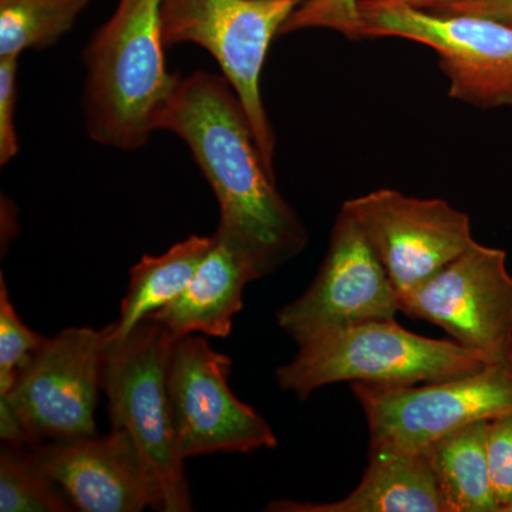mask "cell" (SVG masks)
I'll return each instance as SVG.
<instances>
[{"mask_svg":"<svg viewBox=\"0 0 512 512\" xmlns=\"http://www.w3.org/2000/svg\"><path fill=\"white\" fill-rule=\"evenodd\" d=\"M190 148L220 204L218 231L244 249L259 274H271L301 254L308 232L275 185L237 94L225 77L178 76L154 119Z\"/></svg>","mask_w":512,"mask_h":512,"instance_id":"cell-1","label":"cell"},{"mask_svg":"<svg viewBox=\"0 0 512 512\" xmlns=\"http://www.w3.org/2000/svg\"><path fill=\"white\" fill-rule=\"evenodd\" d=\"M163 3L119 0L84 47V126L100 146L137 151L156 131L154 119L178 80L165 63Z\"/></svg>","mask_w":512,"mask_h":512,"instance_id":"cell-2","label":"cell"},{"mask_svg":"<svg viewBox=\"0 0 512 512\" xmlns=\"http://www.w3.org/2000/svg\"><path fill=\"white\" fill-rule=\"evenodd\" d=\"M490 365L454 340L430 339L394 319L372 320L320 335L299 346L276 382L303 400L333 383L414 386L471 375Z\"/></svg>","mask_w":512,"mask_h":512,"instance_id":"cell-3","label":"cell"},{"mask_svg":"<svg viewBox=\"0 0 512 512\" xmlns=\"http://www.w3.org/2000/svg\"><path fill=\"white\" fill-rule=\"evenodd\" d=\"M174 342L168 330L150 318L141 320L126 338L107 339L103 392L113 429L130 434L157 485L161 511L187 512L192 511L191 495L168 392Z\"/></svg>","mask_w":512,"mask_h":512,"instance_id":"cell-4","label":"cell"},{"mask_svg":"<svg viewBox=\"0 0 512 512\" xmlns=\"http://www.w3.org/2000/svg\"><path fill=\"white\" fill-rule=\"evenodd\" d=\"M302 0H164L165 49L207 50L237 94L262 160L274 173L276 137L261 96L269 47Z\"/></svg>","mask_w":512,"mask_h":512,"instance_id":"cell-5","label":"cell"},{"mask_svg":"<svg viewBox=\"0 0 512 512\" xmlns=\"http://www.w3.org/2000/svg\"><path fill=\"white\" fill-rule=\"evenodd\" d=\"M352 390L366 414L369 451H420L468 424L512 413V360L423 386L352 383Z\"/></svg>","mask_w":512,"mask_h":512,"instance_id":"cell-6","label":"cell"},{"mask_svg":"<svg viewBox=\"0 0 512 512\" xmlns=\"http://www.w3.org/2000/svg\"><path fill=\"white\" fill-rule=\"evenodd\" d=\"M359 18L362 39L400 37L431 47L451 99L484 110L512 107V26L373 0H359Z\"/></svg>","mask_w":512,"mask_h":512,"instance_id":"cell-7","label":"cell"},{"mask_svg":"<svg viewBox=\"0 0 512 512\" xmlns=\"http://www.w3.org/2000/svg\"><path fill=\"white\" fill-rule=\"evenodd\" d=\"M106 346V328H69L46 338L8 396H0L18 414L30 446L97 434Z\"/></svg>","mask_w":512,"mask_h":512,"instance_id":"cell-8","label":"cell"},{"mask_svg":"<svg viewBox=\"0 0 512 512\" xmlns=\"http://www.w3.org/2000/svg\"><path fill=\"white\" fill-rule=\"evenodd\" d=\"M400 312L439 326L490 363L512 360V276L503 249L474 241L400 298Z\"/></svg>","mask_w":512,"mask_h":512,"instance_id":"cell-9","label":"cell"},{"mask_svg":"<svg viewBox=\"0 0 512 512\" xmlns=\"http://www.w3.org/2000/svg\"><path fill=\"white\" fill-rule=\"evenodd\" d=\"M232 360L202 335L177 339L168 362V392L184 460L215 453H252L278 444L268 421L229 389Z\"/></svg>","mask_w":512,"mask_h":512,"instance_id":"cell-10","label":"cell"},{"mask_svg":"<svg viewBox=\"0 0 512 512\" xmlns=\"http://www.w3.org/2000/svg\"><path fill=\"white\" fill-rule=\"evenodd\" d=\"M399 312L396 288L362 225L343 204L318 274L302 296L276 313V320L301 346L332 330L394 319Z\"/></svg>","mask_w":512,"mask_h":512,"instance_id":"cell-11","label":"cell"},{"mask_svg":"<svg viewBox=\"0 0 512 512\" xmlns=\"http://www.w3.org/2000/svg\"><path fill=\"white\" fill-rule=\"evenodd\" d=\"M345 205L362 225L399 301L476 241L466 212L439 198L382 188Z\"/></svg>","mask_w":512,"mask_h":512,"instance_id":"cell-12","label":"cell"},{"mask_svg":"<svg viewBox=\"0 0 512 512\" xmlns=\"http://www.w3.org/2000/svg\"><path fill=\"white\" fill-rule=\"evenodd\" d=\"M28 448L76 511H161L157 485L127 431L42 441Z\"/></svg>","mask_w":512,"mask_h":512,"instance_id":"cell-13","label":"cell"},{"mask_svg":"<svg viewBox=\"0 0 512 512\" xmlns=\"http://www.w3.org/2000/svg\"><path fill=\"white\" fill-rule=\"evenodd\" d=\"M261 278L251 256L217 229L214 244L190 285L148 318L161 323L174 340L188 335L228 338L234 318L244 306L245 286Z\"/></svg>","mask_w":512,"mask_h":512,"instance_id":"cell-14","label":"cell"},{"mask_svg":"<svg viewBox=\"0 0 512 512\" xmlns=\"http://www.w3.org/2000/svg\"><path fill=\"white\" fill-rule=\"evenodd\" d=\"M275 512H447L427 448L369 451V466L355 490L335 503L272 501Z\"/></svg>","mask_w":512,"mask_h":512,"instance_id":"cell-15","label":"cell"},{"mask_svg":"<svg viewBox=\"0 0 512 512\" xmlns=\"http://www.w3.org/2000/svg\"><path fill=\"white\" fill-rule=\"evenodd\" d=\"M212 244L214 235H191L163 255H144L130 269V282L121 302L119 320L106 326L107 339L126 338L141 320L175 301L190 285Z\"/></svg>","mask_w":512,"mask_h":512,"instance_id":"cell-16","label":"cell"},{"mask_svg":"<svg viewBox=\"0 0 512 512\" xmlns=\"http://www.w3.org/2000/svg\"><path fill=\"white\" fill-rule=\"evenodd\" d=\"M488 421H476L427 447L447 512H500L487 454Z\"/></svg>","mask_w":512,"mask_h":512,"instance_id":"cell-17","label":"cell"},{"mask_svg":"<svg viewBox=\"0 0 512 512\" xmlns=\"http://www.w3.org/2000/svg\"><path fill=\"white\" fill-rule=\"evenodd\" d=\"M87 6L89 0H0V57L56 45Z\"/></svg>","mask_w":512,"mask_h":512,"instance_id":"cell-18","label":"cell"},{"mask_svg":"<svg viewBox=\"0 0 512 512\" xmlns=\"http://www.w3.org/2000/svg\"><path fill=\"white\" fill-rule=\"evenodd\" d=\"M0 511L69 512L76 508L40 470L28 447L6 444L0 453Z\"/></svg>","mask_w":512,"mask_h":512,"instance_id":"cell-19","label":"cell"},{"mask_svg":"<svg viewBox=\"0 0 512 512\" xmlns=\"http://www.w3.org/2000/svg\"><path fill=\"white\" fill-rule=\"evenodd\" d=\"M45 336L33 332L19 318L10 301L5 278L0 276V396H8L23 369L40 346Z\"/></svg>","mask_w":512,"mask_h":512,"instance_id":"cell-20","label":"cell"},{"mask_svg":"<svg viewBox=\"0 0 512 512\" xmlns=\"http://www.w3.org/2000/svg\"><path fill=\"white\" fill-rule=\"evenodd\" d=\"M306 29H329L349 40L362 39L359 0H302L286 20L281 36Z\"/></svg>","mask_w":512,"mask_h":512,"instance_id":"cell-21","label":"cell"},{"mask_svg":"<svg viewBox=\"0 0 512 512\" xmlns=\"http://www.w3.org/2000/svg\"><path fill=\"white\" fill-rule=\"evenodd\" d=\"M488 466L500 512L512 507V413L488 421Z\"/></svg>","mask_w":512,"mask_h":512,"instance_id":"cell-22","label":"cell"},{"mask_svg":"<svg viewBox=\"0 0 512 512\" xmlns=\"http://www.w3.org/2000/svg\"><path fill=\"white\" fill-rule=\"evenodd\" d=\"M19 59L0 57V165L5 167L19 154L16 106L19 97Z\"/></svg>","mask_w":512,"mask_h":512,"instance_id":"cell-23","label":"cell"},{"mask_svg":"<svg viewBox=\"0 0 512 512\" xmlns=\"http://www.w3.org/2000/svg\"><path fill=\"white\" fill-rule=\"evenodd\" d=\"M440 16H464L512 26V0H426L420 8Z\"/></svg>","mask_w":512,"mask_h":512,"instance_id":"cell-24","label":"cell"},{"mask_svg":"<svg viewBox=\"0 0 512 512\" xmlns=\"http://www.w3.org/2000/svg\"><path fill=\"white\" fill-rule=\"evenodd\" d=\"M373 2H397L406 3V5L413 6V8H420L426 0H373Z\"/></svg>","mask_w":512,"mask_h":512,"instance_id":"cell-25","label":"cell"},{"mask_svg":"<svg viewBox=\"0 0 512 512\" xmlns=\"http://www.w3.org/2000/svg\"><path fill=\"white\" fill-rule=\"evenodd\" d=\"M508 512H512V507L510 508V511H508Z\"/></svg>","mask_w":512,"mask_h":512,"instance_id":"cell-26","label":"cell"}]
</instances>
